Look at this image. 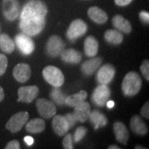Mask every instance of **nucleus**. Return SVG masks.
<instances>
[{
    "label": "nucleus",
    "instance_id": "nucleus-1",
    "mask_svg": "<svg viewBox=\"0 0 149 149\" xmlns=\"http://www.w3.org/2000/svg\"><path fill=\"white\" fill-rule=\"evenodd\" d=\"M47 7L42 0H29L19 13L18 26L29 37L37 36L46 26Z\"/></svg>",
    "mask_w": 149,
    "mask_h": 149
},
{
    "label": "nucleus",
    "instance_id": "nucleus-2",
    "mask_svg": "<svg viewBox=\"0 0 149 149\" xmlns=\"http://www.w3.org/2000/svg\"><path fill=\"white\" fill-rule=\"evenodd\" d=\"M142 87V80L136 71H130L126 74L122 82V91L127 97H132L139 93Z\"/></svg>",
    "mask_w": 149,
    "mask_h": 149
},
{
    "label": "nucleus",
    "instance_id": "nucleus-3",
    "mask_svg": "<svg viewBox=\"0 0 149 149\" xmlns=\"http://www.w3.org/2000/svg\"><path fill=\"white\" fill-rule=\"evenodd\" d=\"M43 78L53 87H61L64 84L65 77L61 70L54 66L48 65L42 70Z\"/></svg>",
    "mask_w": 149,
    "mask_h": 149
},
{
    "label": "nucleus",
    "instance_id": "nucleus-4",
    "mask_svg": "<svg viewBox=\"0 0 149 149\" xmlns=\"http://www.w3.org/2000/svg\"><path fill=\"white\" fill-rule=\"evenodd\" d=\"M111 91L107 85H100L93 91L91 101L97 107H104L110 99Z\"/></svg>",
    "mask_w": 149,
    "mask_h": 149
},
{
    "label": "nucleus",
    "instance_id": "nucleus-5",
    "mask_svg": "<svg viewBox=\"0 0 149 149\" xmlns=\"http://www.w3.org/2000/svg\"><path fill=\"white\" fill-rule=\"evenodd\" d=\"M29 114L27 111L18 112L13 114L6 123V128L13 133H17L20 131L26 123L28 121Z\"/></svg>",
    "mask_w": 149,
    "mask_h": 149
},
{
    "label": "nucleus",
    "instance_id": "nucleus-6",
    "mask_svg": "<svg viewBox=\"0 0 149 149\" xmlns=\"http://www.w3.org/2000/svg\"><path fill=\"white\" fill-rule=\"evenodd\" d=\"M88 30V26L82 19H75L70 23L66 31V37L74 42L77 38L85 35Z\"/></svg>",
    "mask_w": 149,
    "mask_h": 149
},
{
    "label": "nucleus",
    "instance_id": "nucleus-7",
    "mask_svg": "<svg viewBox=\"0 0 149 149\" xmlns=\"http://www.w3.org/2000/svg\"><path fill=\"white\" fill-rule=\"evenodd\" d=\"M65 45L62 39L56 35H53L48 39L46 45V51L49 56L56 57L60 56V54L65 49Z\"/></svg>",
    "mask_w": 149,
    "mask_h": 149
},
{
    "label": "nucleus",
    "instance_id": "nucleus-8",
    "mask_svg": "<svg viewBox=\"0 0 149 149\" xmlns=\"http://www.w3.org/2000/svg\"><path fill=\"white\" fill-rule=\"evenodd\" d=\"M15 43L18 50L23 55H30L35 50V43L32 38L24 33L17 34L15 37Z\"/></svg>",
    "mask_w": 149,
    "mask_h": 149
},
{
    "label": "nucleus",
    "instance_id": "nucleus-9",
    "mask_svg": "<svg viewBox=\"0 0 149 149\" xmlns=\"http://www.w3.org/2000/svg\"><path fill=\"white\" fill-rule=\"evenodd\" d=\"M36 107L38 113L43 118H51L56 113V108L53 103L43 98L37 100L36 102Z\"/></svg>",
    "mask_w": 149,
    "mask_h": 149
},
{
    "label": "nucleus",
    "instance_id": "nucleus-10",
    "mask_svg": "<svg viewBox=\"0 0 149 149\" xmlns=\"http://www.w3.org/2000/svg\"><path fill=\"white\" fill-rule=\"evenodd\" d=\"M3 13L8 21H14L19 16L20 8L17 0H3Z\"/></svg>",
    "mask_w": 149,
    "mask_h": 149
},
{
    "label": "nucleus",
    "instance_id": "nucleus-11",
    "mask_svg": "<svg viewBox=\"0 0 149 149\" xmlns=\"http://www.w3.org/2000/svg\"><path fill=\"white\" fill-rule=\"evenodd\" d=\"M39 89L36 85L22 86L17 91L18 101L23 103H31L38 95Z\"/></svg>",
    "mask_w": 149,
    "mask_h": 149
},
{
    "label": "nucleus",
    "instance_id": "nucleus-12",
    "mask_svg": "<svg viewBox=\"0 0 149 149\" xmlns=\"http://www.w3.org/2000/svg\"><path fill=\"white\" fill-rule=\"evenodd\" d=\"M115 75V69L111 64L102 65L97 73V81L100 85H109Z\"/></svg>",
    "mask_w": 149,
    "mask_h": 149
},
{
    "label": "nucleus",
    "instance_id": "nucleus-13",
    "mask_svg": "<svg viewBox=\"0 0 149 149\" xmlns=\"http://www.w3.org/2000/svg\"><path fill=\"white\" fill-rule=\"evenodd\" d=\"M32 70L29 65L25 63H19L15 65L13 70V75L15 80L20 83H25L30 79Z\"/></svg>",
    "mask_w": 149,
    "mask_h": 149
},
{
    "label": "nucleus",
    "instance_id": "nucleus-14",
    "mask_svg": "<svg viewBox=\"0 0 149 149\" xmlns=\"http://www.w3.org/2000/svg\"><path fill=\"white\" fill-rule=\"evenodd\" d=\"M91 111V104L88 102L84 101L74 107L73 114H74L76 121L84 123L89 118Z\"/></svg>",
    "mask_w": 149,
    "mask_h": 149
},
{
    "label": "nucleus",
    "instance_id": "nucleus-15",
    "mask_svg": "<svg viewBox=\"0 0 149 149\" xmlns=\"http://www.w3.org/2000/svg\"><path fill=\"white\" fill-rule=\"evenodd\" d=\"M52 128L58 136H64L69 130V125L66 118L62 115H56L52 122Z\"/></svg>",
    "mask_w": 149,
    "mask_h": 149
},
{
    "label": "nucleus",
    "instance_id": "nucleus-16",
    "mask_svg": "<svg viewBox=\"0 0 149 149\" xmlns=\"http://www.w3.org/2000/svg\"><path fill=\"white\" fill-rule=\"evenodd\" d=\"M102 61H103V60L100 57H95V58L93 57L92 59H90L82 64L81 68H80L81 71L85 75H87V76L92 75L97 70L99 69Z\"/></svg>",
    "mask_w": 149,
    "mask_h": 149
},
{
    "label": "nucleus",
    "instance_id": "nucleus-17",
    "mask_svg": "<svg viewBox=\"0 0 149 149\" xmlns=\"http://www.w3.org/2000/svg\"><path fill=\"white\" fill-rule=\"evenodd\" d=\"M60 56L64 62L69 64H78L82 59L81 53L74 49H64Z\"/></svg>",
    "mask_w": 149,
    "mask_h": 149
},
{
    "label": "nucleus",
    "instance_id": "nucleus-18",
    "mask_svg": "<svg viewBox=\"0 0 149 149\" xmlns=\"http://www.w3.org/2000/svg\"><path fill=\"white\" fill-rule=\"evenodd\" d=\"M130 128L133 133L141 136L146 135L148 133V128L146 123L141 119L139 115H134L130 120Z\"/></svg>",
    "mask_w": 149,
    "mask_h": 149
},
{
    "label": "nucleus",
    "instance_id": "nucleus-19",
    "mask_svg": "<svg viewBox=\"0 0 149 149\" xmlns=\"http://www.w3.org/2000/svg\"><path fill=\"white\" fill-rule=\"evenodd\" d=\"M88 16L97 24H104L108 21V15L104 10L98 7H91L88 10Z\"/></svg>",
    "mask_w": 149,
    "mask_h": 149
},
{
    "label": "nucleus",
    "instance_id": "nucleus-20",
    "mask_svg": "<svg viewBox=\"0 0 149 149\" xmlns=\"http://www.w3.org/2000/svg\"><path fill=\"white\" fill-rule=\"evenodd\" d=\"M85 54L89 57H95L99 51V42L95 37L89 36L86 37L84 42Z\"/></svg>",
    "mask_w": 149,
    "mask_h": 149
},
{
    "label": "nucleus",
    "instance_id": "nucleus-21",
    "mask_svg": "<svg viewBox=\"0 0 149 149\" xmlns=\"http://www.w3.org/2000/svg\"><path fill=\"white\" fill-rule=\"evenodd\" d=\"M113 132L116 139L122 144H127L129 139V133L126 126L121 122H115L113 123Z\"/></svg>",
    "mask_w": 149,
    "mask_h": 149
},
{
    "label": "nucleus",
    "instance_id": "nucleus-22",
    "mask_svg": "<svg viewBox=\"0 0 149 149\" xmlns=\"http://www.w3.org/2000/svg\"><path fill=\"white\" fill-rule=\"evenodd\" d=\"M112 24L119 32H123L126 34L130 33L132 31V25L129 22L121 15H115L112 18Z\"/></svg>",
    "mask_w": 149,
    "mask_h": 149
},
{
    "label": "nucleus",
    "instance_id": "nucleus-23",
    "mask_svg": "<svg viewBox=\"0 0 149 149\" xmlns=\"http://www.w3.org/2000/svg\"><path fill=\"white\" fill-rule=\"evenodd\" d=\"M89 119H90L91 123L93 124L95 129H98V128H102V127H104L108 123V118H106V116L99 110L91 111Z\"/></svg>",
    "mask_w": 149,
    "mask_h": 149
},
{
    "label": "nucleus",
    "instance_id": "nucleus-24",
    "mask_svg": "<svg viewBox=\"0 0 149 149\" xmlns=\"http://www.w3.org/2000/svg\"><path fill=\"white\" fill-rule=\"evenodd\" d=\"M26 130L28 133H42L46 128L45 121L42 118H36L26 123Z\"/></svg>",
    "mask_w": 149,
    "mask_h": 149
},
{
    "label": "nucleus",
    "instance_id": "nucleus-25",
    "mask_svg": "<svg viewBox=\"0 0 149 149\" xmlns=\"http://www.w3.org/2000/svg\"><path fill=\"white\" fill-rule=\"evenodd\" d=\"M87 92L85 91H80L76 94L66 96L65 98V104H66L67 106L73 107L78 105L79 104L82 103V102L85 101L86 98H87Z\"/></svg>",
    "mask_w": 149,
    "mask_h": 149
},
{
    "label": "nucleus",
    "instance_id": "nucleus-26",
    "mask_svg": "<svg viewBox=\"0 0 149 149\" xmlns=\"http://www.w3.org/2000/svg\"><path fill=\"white\" fill-rule=\"evenodd\" d=\"M0 49L8 54H11L15 49V43L13 40L6 33L0 35Z\"/></svg>",
    "mask_w": 149,
    "mask_h": 149
},
{
    "label": "nucleus",
    "instance_id": "nucleus-27",
    "mask_svg": "<svg viewBox=\"0 0 149 149\" xmlns=\"http://www.w3.org/2000/svg\"><path fill=\"white\" fill-rule=\"evenodd\" d=\"M104 40L112 45H119L123 40V36L119 31L109 29L104 32Z\"/></svg>",
    "mask_w": 149,
    "mask_h": 149
},
{
    "label": "nucleus",
    "instance_id": "nucleus-28",
    "mask_svg": "<svg viewBox=\"0 0 149 149\" xmlns=\"http://www.w3.org/2000/svg\"><path fill=\"white\" fill-rule=\"evenodd\" d=\"M51 98L56 104L63 106L65 105L66 95L61 91L60 87H54L51 93Z\"/></svg>",
    "mask_w": 149,
    "mask_h": 149
},
{
    "label": "nucleus",
    "instance_id": "nucleus-29",
    "mask_svg": "<svg viewBox=\"0 0 149 149\" xmlns=\"http://www.w3.org/2000/svg\"><path fill=\"white\" fill-rule=\"evenodd\" d=\"M87 133V128L81 126L77 128V129L75 130V132L74 133V140L75 143H79L80 141H81L83 138L85 136V134Z\"/></svg>",
    "mask_w": 149,
    "mask_h": 149
},
{
    "label": "nucleus",
    "instance_id": "nucleus-30",
    "mask_svg": "<svg viewBox=\"0 0 149 149\" xmlns=\"http://www.w3.org/2000/svg\"><path fill=\"white\" fill-rule=\"evenodd\" d=\"M64 139H63V148L65 149H73L74 146H73V139H72V135L70 133H65V134Z\"/></svg>",
    "mask_w": 149,
    "mask_h": 149
},
{
    "label": "nucleus",
    "instance_id": "nucleus-31",
    "mask_svg": "<svg viewBox=\"0 0 149 149\" xmlns=\"http://www.w3.org/2000/svg\"><path fill=\"white\" fill-rule=\"evenodd\" d=\"M8 58L4 54L0 53V76L5 73L8 67Z\"/></svg>",
    "mask_w": 149,
    "mask_h": 149
},
{
    "label": "nucleus",
    "instance_id": "nucleus-32",
    "mask_svg": "<svg viewBox=\"0 0 149 149\" xmlns=\"http://www.w3.org/2000/svg\"><path fill=\"white\" fill-rule=\"evenodd\" d=\"M140 70L143 73V75L145 77L147 81L149 80V61L148 60H144L140 66Z\"/></svg>",
    "mask_w": 149,
    "mask_h": 149
},
{
    "label": "nucleus",
    "instance_id": "nucleus-33",
    "mask_svg": "<svg viewBox=\"0 0 149 149\" xmlns=\"http://www.w3.org/2000/svg\"><path fill=\"white\" fill-rule=\"evenodd\" d=\"M65 118H66V121H67V123H68L69 128H71L72 127H74V124H75V123L77 122V121H76V119H75V118H74L73 113H69L65 114Z\"/></svg>",
    "mask_w": 149,
    "mask_h": 149
},
{
    "label": "nucleus",
    "instance_id": "nucleus-34",
    "mask_svg": "<svg viewBox=\"0 0 149 149\" xmlns=\"http://www.w3.org/2000/svg\"><path fill=\"white\" fill-rule=\"evenodd\" d=\"M142 116L146 118H149V102H146L141 109Z\"/></svg>",
    "mask_w": 149,
    "mask_h": 149
},
{
    "label": "nucleus",
    "instance_id": "nucleus-35",
    "mask_svg": "<svg viewBox=\"0 0 149 149\" xmlns=\"http://www.w3.org/2000/svg\"><path fill=\"white\" fill-rule=\"evenodd\" d=\"M6 149H19L20 148V143L17 140L10 141L6 145Z\"/></svg>",
    "mask_w": 149,
    "mask_h": 149
},
{
    "label": "nucleus",
    "instance_id": "nucleus-36",
    "mask_svg": "<svg viewBox=\"0 0 149 149\" xmlns=\"http://www.w3.org/2000/svg\"><path fill=\"white\" fill-rule=\"evenodd\" d=\"M139 17L144 23H148L149 22V13L148 12L146 11H142L139 13Z\"/></svg>",
    "mask_w": 149,
    "mask_h": 149
},
{
    "label": "nucleus",
    "instance_id": "nucleus-37",
    "mask_svg": "<svg viewBox=\"0 0 149 149\" xmlns=\"http://www.w3.org/2000/svg\"><path fill=\"white\" fill-rule=\"evenodd\" d=\"M133 0H114L115 4L120 7H124V6L128 5L129 3H131Z\"/></svg>",
    "mask_w": 149,
    "mask_h": 149
},
{
    "label": "nucleus",
    "instance_id": "nucleus-38",
    "mask_svg": "<svg viewBox=\"0 0 149 149\" xmlns=\"http://www.w3.org/2000/svg\"><path fill=\"white\" fill-rule=\"evenodd\" d=\"M24 142L28 146H32V144L34 143V139L32 137H30V136H27V137L24 138Z\"/></svg>",
    "mask_w": 149,
    "mask_h": 149
},
{
    "label": "nucleus",
    "instance_id": "nucleus-39",
    "mask_svg": "<svg viewBox=\"0 0 149 149\" xmlns=\"http://www.w3.org/2000/svg\"><path fill=\"white\" fill-rule=\"evenodd\" d=\"M4 96H5V95H4V91L3 90V88L0 86V102H2L3 100Z\"/></svg>",
    "mask_w": 149,
    "mask_h": 149
},
{
    "label": "nucleus",
    "instance_id": "nucleus-40",
    "mask_svg": "<svg viewBox=\"0 0 149 149\" xmlns=\"http://www.w3.org/2000/svg\"><path fill=\"white\" fill-rule=\"evenodd\" d=\"M106 105L109 109H112V108L114 107V102L113 101V100H109L106 103Z\"/></svg>",
    "mask_w": 149,
    "mask_h": 149
},
{
    "label": "nucleus",
    "instance_id": "nucleus-41",
    "mask_svg": "<svg viewBox=\"0 0 149 149\" xmlns=\"http://www.w3.org/2000/svg\"><path fill=\"white\" fill-rule=\"evenodd\" d=\"M108 149H120V148L117 145H111L108 148Z\"/></svg>",
    "mask_w": 149,
    "mask_h": 149
},
{
    "label": "nucleus",
    "instance_id": "nucleus-42",
    "mask_svg": "<svg viewBox=\"0 0 149 149\" xmlns=\"http://www.w3.org/2000/svg\"><path fill=\"white\" fill-rule=\"evenodd\" d=\"M141 149V148H143V149H145L146 148H144V147H141V146H139V145H138L137 147H135V149Z\"/></svg>",
    "mask_w": 149,
    "mask_h": 149
}]
</instances>
